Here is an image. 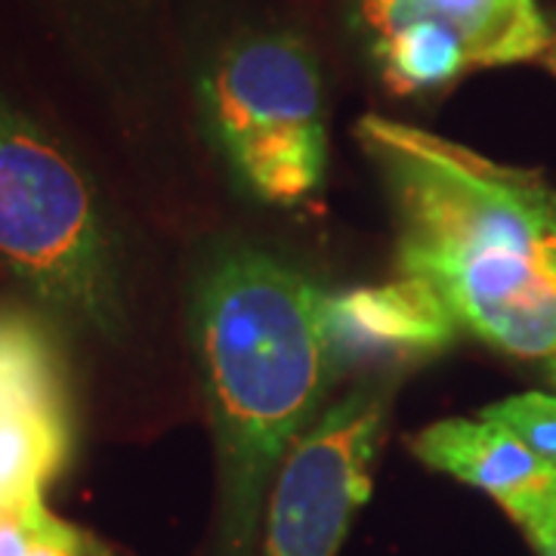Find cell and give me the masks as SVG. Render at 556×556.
<instances>
[{"instance_id":"6da1fadb","label":"cell","mask_w":556,"mask_h":556,"mask_svg":"<svg viewBox=\"0 0 556 556\" xmlns=\"http://www.w3.org/2000/svg\"><path fill=\"white\" fill-rule=\"evenodd\" d=\"M396 214L399 273L460 331L556 387V189L538 170L383 115L356 124Z\"/></svg>"},{"instance_id":"7a4b0ae2","label":"cell","mask_w":556,"mask_h":556,"mask_svg":"<svg viewBox=\"0 0 556 556\" xmlns=\"http://www.w3.org/2000/svg\"><path fill=\"white\" fill-rule=\"evenodd\" d=\"M316 285L263 251H229L195 294V343L217 445L219 556H251L269 479L331 375Z\"/></svg>"},{"instance_id":"3957f363","label":"cell","mask_w":556,"mask_h":556,"mask_svg":"<svg viewBox=\"0 0 556 556\" xmlns=\"http://www.w3.org/2000/svg\"><path fill=\"white\" fill-rule=\"evenodd\" d=\"M0 266L78 340L121 346L134 300L127 248L75 146L0 90Z\"/></svg>"},{"instance_id":"277c9868","label":"cell","mask_w":556,"mask_h":556,"mask_svg":"<svg viewBox=\"0 0 556 556\" xmlns=\"http://www.w3.org/2000/svg\"><path fill=\"white\" fill-rule=\"evenodd\" d=\"M204 102L223 155L254 199L298 207L321 189L325 87L306 40L288 31L232 40L204 80Z\"/></svg>"},{"instance_id":"5b68a950","label":"cell","mask_w":556,"mask_h":556,"mask_svg":"<svg viewBox=\"0 0 556 556\" xmlns=\"http://www.w3.org/2000/svg\"><path fill=\"white\" fill-rule=\"evenodd\" d=\"M390 402L393 380H365L300 433L278 467L263 556H338L371 495Z\"/></svg>"},{"instance_id":"8992f818","label":"cell","mask_w":556,"mask_h":556,"mask_svg":"<svg viewBox=\"0 0 556 556\" xmlns=\"http://www.w3.org/2000/svg\"><path fill=\"white\" fill-rule=\"evenodd\" d=\"M383 84L399 97L452 87L470 72L541 60L551 20L538 0H358Z\"/></svg>"},{"instance_id":"52a82bcc","label":"cell","mask_w":556,"mask_h":556,"mask_svg":"<svg viewBox=\"0 0 556 556\" xmlns=\"http://www.w3.org/2000/svg\"><path fill=\"white\" fill-rule=\"evenodd\" d=\"M72 445L53 350L31 321L0 316V522L43 507Z\"/></svg>"},{"instance_id":"ba28073f","label":"cell","mask_w":556,"mask_h":556,"mask_svg":"<svg viewBox=\"0 0 556 556\" xmlns=\"http://www.w3.org/2000/svg\"><path fill=\"white\" fill-rule=\"evenodd\" d=\"M321 328L331 371L408 368L445 353L460 331L437 291L408 276L325 294Z\"/></svg>"},{"instance_id":"9c48e42d","label":"cell","mask_w":556,"mask_h":556,"mask_svg":"<svg viewBox=\"0 0 556 556\" xmlns=\"http://www.w3.org/2000/svg\"><path fill=\"white\" fill-rule=\"evenodd\" d=\"M412 452L427 467L495 497L507 517L526 504L556 495V467L492 417L430 424L412 437Z\"/></svg>"},{"instance_id":"30bf717a","label":"cell","mask_w":556,"mask_h":556,"mask_svg":"<svg viewBox=\"0 0 556 556\" xmlns=\"http://www.w3.org/2000/svg\"><path fill=\"white\" fill-rule=\"evenodd\" d=\"M0 556H115L109 544L60 519L47 504L0 522Z\"/></svg>"},{"instance_id":"8fae6325","label":"cell","mask_w":556,"mask_h":556,"mask_svg":"<svg viewBox=\"0 0 556 556\" xmlns=\"http://www.w3.org/2000/svg\"><path fill=\"white\" fill-rule=\"evenodd\" d=\"M482 417H492L514 430L538 457L556 467V393H522L489 405Z\"/></svg>"},{"instance_id":"7c38bea8","label":"cell","mask_w":556,"mask_h":556,"mask_svg":"<svg viewBox=\"0 0 556 556\" xmlns=\"http://www.w3.org/2000/svg\"><path fill=\"white\" fill-rule=\"evenodd\" d=\"M510 519L529 538L538 556H556V495L519 507L517 514H510Z\"/></svg>"},{"instance_id":"4fadbf2b","label":"cell","mask_w":556,"mask_h":556,"mask_svg":"<svg viewBox=\"0 0 556 556\" xmlns=\"http://www.w3.org/2000/svg\"><path fill=\"white\" fill-rule=\"evenodd\" d=\"M541 65L551 72V75H556V13L551 16V40H547V47H544V53H541Z\"/></svg>"}]
</instances>
